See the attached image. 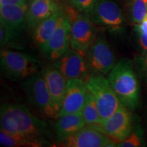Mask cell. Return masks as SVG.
Instances as JSON below:
<instances>
[{
	"instance_id": "cell-1",
	"label": "cell",
	"mask_w": 147,
	"mask_h": 147,
	"mask_svg": "<svg viewBox=\"0 0 147 147\" xmlns=\"http://www.w3.org/2000/svg\"><path fill=\"white\" fill-rule=\"evenodd\" d=\"M132 61L122 59L108 74L109 83L120 102L131 111L138 107L140 87Z\"/></svg>"
},
{
	"instance_id": "cell-2",
	"label": "cell",
	"mask_w": 147,
	"mask_h": 147,
	"mask_svg": "<svg viewBox=\"0 0 147 147\" xmlns=\"http://www.w3.org/2000/svg\"><path fill=\"white\" fill-rule=\"evenodd\" d=\"M13 116L25 146L38 147L49 144L50 131L45 121L21 104H5Z\"/></svg>"
},
{
	"instance_id": "cell-3",
	"label": "cell",
	"mask_w": 147,
	"mask_h": 147,
	"mask_svg": "<svg viewBox=\"0 0 147 147\" xmlns=\"http://www.w3.org/2000/svg\"><path fill=\"white\" fill-rule=\"evenodd\" d=\"M22 87L29 104L42 116L49 119L58 118L59 110L53 100L41 71L23 80Z\"/></svg>"
},
{
	"instance_id": "cell-4",
	"label": "cell",
	"mask_w": 147,
	"mask_h": 147,
	"mask_svg": "<svg viewBox=\"0 0 147 147\" xmlns=\"http://www.w3.org/2000/svg\"><path fill=\"white\" fill-rule=\"evenodd\" d=\"M1 70L12 80H25L42 70L40 61L32 55L3 49L0 55Z\"/></svg>"
},
{
	"instance_id": "cell-5",
	"label": "cell",
	"mask_w": 147,
	"mask_h": 147,
	"mask_svg": "<svg viewBox=\"0 0 147 147\" xmlns=\"http://www.w3.org/2000/svg\"><path fill=\"white\" fill-rule=\"evenodd\" d=\"M28 5H0V42L1 46L10 45L17 40L26 26V14Z\"/></svg>"
},
{
	"instance_id": "cell-6",
	"label": "cell",
	"mask_w": 147,
	"mask_h": 147,
	"mask_svg": "<svg viewBox=\"0 0 147 147\" xmlns=\"http://www.w3.org/2000/svg\"><path fill=\"white\" fill-rule=\"evenodd\" d=\"M86 84L87 89L95 97L102 121L113 115L122 104L104 75L93 74Z\"/></svg>"
},
{
	"instance_id": "cell-7",
	"label": "cell",
	"mask_w": 147,
	"mask_h": 147,
	"mask_svg": "<svg viewBox=\"0 0 147 147\" xmlns=\"http://www.w3.org/2000/svg\"><path fill=\"white\" fill-rule=\"evenodd\" d=\"M89 16L95 25L114 33L122 32L127 19L123 9L115 0H97Z\"/></svg>"
},
{
	"instance_id": "cell-8",
	"label": "cell",
	"mask_w": 147,
	"mask_h": 147,
	"mask_svg": "<svg viewBox=\"0 0 147 147\" xmlns=\"http://www.w3.org/2000/svg\"><path fill=\"white\" fill-rule=\"evenodd\" d=\"M93 125L97 127L118 144L131 132L134 127V118L131 110L121 104L109 118Z\"/></svg>"
},
{
	"instance_id": "cell-9",
	"label": "cell",
	"mask_w": 147,
	"mask_h": 147,
	"mask_svg": "<svg viewBox=\"0 0 147 147\" xmlns=\"http://www.w3.org/2000/svg\"><path fill=\"white\" fill-rule=\"evenodd\" d=\"M86 57L91 74L107 75L117 63L111 46L102 36L96 38L86 53Z\"/></svg>"
},
{
	"instance_id": "cell-10",
	"label": "cell",
	"mask_w": 147,
	"mask_h": 147,
	"mask_svg": "<svg viewBox=\"0 0 147 147\" xmlns=\"http://www.w3.org/2000/svg\"><path fill=\"white\" fill-rule=\"evenodd\" d=\"M53 65L67 81L71 79H80L87 82L91 75L86 55L72 48L54 61Z\"/></svg>"
},
{
	"instance_id": "cell-11",
	"label": "cell",
	"mask_w": 147,
	"mask_h": 147,
	"mask_svg": "<svg viewBox=\"0 0 147 147\" xmlns=\"http://www.w3.org/2000/svg\"><path fill=\"white\" fill-rule=\"evenodd\" d=\"M96 38L95 24L89 14L80 13L75 16L71 21V47L86 55Z\"/></svg>"
},
{
	"instance_id": "cell-12",
	"label": "cell",
	"mask_w": 147,
	"mask_h": 147,
	"mask_svg": "<svg viewBox=\"0 0 147 147\" xmlns=\"http://www.w3.org/2000/svg\"><path fill=\"white\" fill-rule=\"evenodd\" d=\"M71 21L67 14L62 20L56 32L42 47V54L47 59L55 61L69 49Z\"/></svg>"
},
{
	"instance_id": "cell-13",
	"label": "cell",
	"mask_w": 147,
	"mask_h": 147,
	"mask_svg": "<svg viewBox=\"0 0 147 147\" xmlns=\"http://www.w3.org/2000/svg\"><path fill=\"white\" fill-rule=\"evenodd\" d=\"M68 147L117 146L115 141L95 125L84 126L81 129L61 142Z\"/></svg>"
},
{
	"instance_id": "cell-14",
	"label": "cell",
	"mask_w": 147,
	"mask_h": 147,
	"mask_svg": "<svg viewBox=\"0 0 147 147\" xmlns=\"http://www.w3.org/2000/svg\"><path fill=\"white\" fill-rule=\"evenodd\" d=\"M87 92V84L83 80H69L67 83L65 95L59 117L67 114L82 112L85 102Z\"/></svg>"
},
{
	"instance_id": "cell-15",
	"label": "cell",
	"mask_w": 147,
	"mask_h": 147,
	"mask_svg": "<svg viewBox=\"0 0 147 147\" xmlns=\"http://www.w3.org/2000/svg\"><path fill=\"white\" fill-rule=\"evenodd\" d=\"M61 8L56 0H34L28 6L26 14V25L34 29L39 24Z\"/></svg>"
},
{
	"instance_id": "cell-16",
	"label": "cell",
	"mask_w": 147,
	"mask_h": 147,
	"mask_svg": "<svg viewBox=\"0 0 147 147\" xmlns=\"http://www.w3.org/2000/svg\"><path fill=\"white\" fill-rule=\"evenodd\" d=\"M41 72L45 77L53 100L60 112L65 95L67 80L54 65L47 66L42 69Z\"/></svg>"
},
{
	"instance_id": "cell-17",
	"label": "cell",
	"mask_w": 147,
	"mask_h": 147,
	"mask_svg": "<svg viewBox=\"0 0 147 147\" xmlns=\"http://www.w3.org/2000/svg\"><path fill=\"white\" fill-rule=\"evenodd\" d=\"M85 125L82 112L60 116L54 127L57 140L62 142L67 138L77 133Z\"/></svg>"
},
{
	"instance_id": "cell-18",
	"label": "cell",
	"mask_w": 147,
	"mask_h": 147,
	"mask_svg": "<svg viewBox=\"0 0 147 147\" xmlns=\"http://www.w3.org/2000/svg\"><path fill=\"white\" fill-rule=\"evenodd\" d=\"M65 14L63 9L61 8L33 30V40L39 49L47 43L55 34Z\"/></svg>"
},
{
	"instance_id": "cell-19",
	"label": "cell",
	"mask_w": 147,
	"mask_h": 147,
	"mask_svg": "<svg viewBox=\"0 0 147 147\" xmlns=\"http://www.w3.org/2000/svg\"><path fill=\"white\" fill-rule=\"evenodd\" d=\"M126 18L132 23H140L147 13V0H123Z\"/></svg>"
},
{
	"instance_id": "cell-20",
	"label": "cell",
	"mask_w": 147,
	"mask_h": 147,
	"mask_svg": "<svg viewBox=\"0 0 147 147\" xmlns=\"http://www.w3.org/2000/svg\"><path fill=\"white\" fill-rule=\"evenodd\" d=\"M82 113L85 123L88 125L100 124L102 122L100 111L95 97L88 89Z\"/></svg>"
},
{
	"instance_id": "cell-21",
	"label": "cell",
	"mask_w": 147,
	"mask_h": 147,
	"mask_svg": "<svg viewBox=\"0 0 147 147\" xmlns=\"http://www.w3.org/2000/svg\"><path fill=\"white\" fill-rule=\"evenodd\" d=\"M144 130L140 124L134 125L131 133L125 139L119 143L117 146L121 147H138L144 146Z\"/></svg>"
},
{
	"instance_id": "cell-22",
	"label": "cell",
	"mask_w": 147,
	"mask_h": 147,
	"mask_svg": "<svg viewBox=\"0 0 147 147\" xmlns=\"http://www.w3.org/2000/svg\"><path fill=\"white\" fill-rule=\"evenodd\" d=\"M134 63L138 76L147 83V53H141L136 56Z\"/></svg>"
},
{
	"instance_id": "cell-23",
	"label": "cell",
	"mask_w": 147,
	"mask_h": 147,
	"mask_svg": "<svg viewBox=\"0 0 147 147\" xmlns=\"http://www.w3.org/2000/svg\"><path fill=\"white\" fill-rule=\"evenodd\" d=\"M97 0H71L75 8L80 13L90 15L94 9Z\"/></svg>"
},
{
	"instance_id": "cell-24",
	"label": "cell",
	"mask_w": 147,
	"mask_h": 147,
	"mask_svg": "<svg viewBox=\"0 0 147 147\" xmlns=\"http://www.w3.org/2000/svg\"><path fill=\"white\" fill-rule=\"evenodd\" d=\"M0 143L2 146L7 147H21L23 145L12 135L1 129L0 131Z\"/></svg>"
},
{
	"instance_id": "cell-25",
	"label": "cell",
	"mask_w": 147,
	"mask_h": 147,
	"mask_svg": "<svg viewBox=\"0 0 147 147\" xmlns=\"http://www.w3.org/2000/svg\"><path fill=\"white\" fill-rule=\"evenodd\" d=\"M136 33V41L142 53H147V35L139 31L135 30Z\"/></svg>"
},
{
	"instance_id": "cell-26",
	"label": "cell",
	"mask_w": 147,
	"mask_h": 147,
	"mask_svg": "<svg viewBox=\"0 0 147 147\" xmlns=\"http://www.w3.org/2000/svg\"><path fill=\"white\" fill-rule=\"evenodd\" d=\"M135 30L139 31L142 34L147 35V13L142 21L140 23L136 25Z\"/></svg>"
},
{
	"instance_id": "cell-27",
	"label": "cell",
	"mask_w": 147,
	"mask_h": 147,
	"mask_svg": "<svg viewBox=\"0 0 147 147\" xmlns=\"http://www.w3.org/2000/svg\"><path fill=\"white\" fill-rule=\"evenodd\" d=\"M27 0H0V5H25Z\"/></svg>"
},
{
	"instance_id": "cell-28",
	"label": "cell",
	"mask_w": 147,
	"mask_h": 147,
	"mask_svg": "<svg viewBox=\"0 0 147 147\" xmlns=\"http://www.w3.org/2000/svg\"><path fill=\"white\" fill-rule=\"evenodd\" d=\"M29 1H34V0H29Z\"/></svg>"
}]
</instances>
